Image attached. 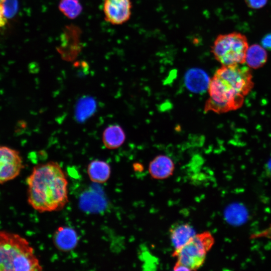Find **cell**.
Instances as JSON below:
<instances>
[{"label": "cell", "instance_id": "8992f818", "mask_svg": "<svg viewBox=\"0 0 271 271\" xmlns=\"http://www.w3.org/2000/svg\"><path fill=\"white\" fill-rule=\"evenodd\" d=\"M23 168L22 159L18 151L0 146V184L17 177Z\"/></svg>", "mask_w": 271, "mask_h": 271}, {"label": "cell", "instance_id": "ac0fdd59", "mask_svg": "<svg viewBox=\"0 0 271 271\" xmlns=\"http://www.w3.org/2000/svg\"><path fill=\"white\" fill-rule=\"evenodd\" d=\"M261 44L265 49L271 51V32L263 37L261 41Z\"/></svg>", "mask_w": 271, "mask_h": 271}, {"label": "cell", "instance_id": "d6986e66", "mask_svg": "<svg viewBox=\"0 0 271 271\" xmlns=\"http://www.w3.org/2000/svg\"><path fill=\"white\" fill-rule=\"evenodd\" d=\"M8 23L4 5L0 6V29L6 26Z\"/></svg>", "mask_w": 271, "mask_h": 271}, {"label": "cell", "instance_id": "3957f363", "mask_svg": "<svg viewBox=\"0 0 271 271\" xmlns=\"http://www.w3.org/2000/svg\"><path fill=\"white\" fill-rule=\"evenodd\" d=\"M43 269L29 242L19 234L0 231V271Z\"/></svg>", "mask_w": 271, "mask_h": 271}, {"label": "cell", "instance_id": "e0dca14e", "mask_svg": "<svg viewBox=\"0 0 271 271\" xmlns=\"http://www.w3.org/2000/svg\"><path fill=\"white\" fill-rule=\"evenodd\" d=\"M245 2L250 8L259 9L266 4L267 0H245Z\"/></svg>", "mask_w": 271, "mask_h": 271}, {"label": "cell", "instance_id": "ffe728a7", "mask_svg": "<svg viewBox=\"0 0 271 271\" xmlns=\"http://www.w3.org/2000/svg\"><path fill=\"white\" fill-rule=\"evenodd\" d=\"M173 269L174 270H190L187 267L182 265L177 262H176L175 265L173 266Z\"/></svg>", "mask_w": 271, "mask_h": 271}, {"label": "cell", "instance_id": "9a60e30c", "mask_svg": "<svg viewBox=\"0 0 271 271\" xmlns=\"http://www.w3.org/2000/svg\"><path fill=\"white\" fill-rule=\"evenodd\" d=\"M58 8L64 15L70 19L77 18L82 10L79 0H61Z\"/></svg>", "mask_w": 271, "mask_h": 271}, {"label": "cell", "instance_id": "7a4b0ae2", "mask_svg": "<svg viewBox=\"0 0 271 271\" xmlns=\"http://www.w3.org/2000/svg\"><path fill=\"white\" fill-rule=\"evenodd\" d=\"M68 184L57 162L38 165L27 179L28 203L41 213L60 210L68 202Z\"/></svg>", "mask_w": 271, "mask_h": 271}, {"label": "cell", "instance_id": "52a82bcc", "mask_svg": "<svg viewBox=\"0 0 271 271\" xmlns=\"http://www.w3.org/2000/svg\"><path fill=\"white\" fill-rule=\"evenodd\" d=\"M131 0H104L103 12L105 21L114 25L127 22L131 15Z\"/></svg>", "mask_w": 271, "mask_h": 271}, {"label": "cell", "instance_id": "ba28073f", "mask_svg": "<svg viewBox=\"0 0 271 271\" xmlns=\"http://www.w3.org/2000/svg\"><path fill=\"white\" fill-rule=\"evenodd\" d=\"M148 170L152 178L157 180L166 179L171 177L175 170L172 159L165 155H159L149 163Z\"/></svg>", "mask_w": 271, "mask_h": 271}, {"label": "cell", "instance_id": "8fae6325", "mask_svg": "<svg viewBox=\"0 0 271 271\" xmlns=\"http://www.w3.org/2000/svg\"><path fill=\"white\" fill-rule=\"evenodd\" d=\"M210 79L201 69L194 68L185 74L184 83L187 88L195 93H201L208 90Z\"/></svg>", "mask_w": 271, "mask_h": 271}, {"label": "cell", "instance_id": "7c38bea8", "mask_svg": "<svg viewBox=\"0 0 271 271\" xmlns=\"http://www.w3.org/2000/svg\"><path fill=\"white\" fill-rule=\"evenodd\" d=\"M126 139L125 133L119 125L113 124L107 127L102 133V142L108 149H115L122 145Z\"/></svg>", "mask_w": 271, "mask_h": 271}, {"label": "cell", "instance_id": "277c9868", "mask_svg": "<svg viewBox=\"0 0 271 271\" xmlns=\"http://www.w3.org/2000/svg\"><path fill=\"white\" fill-rule=\"evenodd\" d=\"M248 48L243 35L233 32L218 35L211 47L214 58L222 65L242 64Z\"/></svg>", "mask_w": 271, "mask_h": 271}, {"label": "cell", "instance_id": "2e32d148", "mask_svg": "<svg viewBox=\"0 0 271 271\" xmlns=\"http://www.w3.org/2000/svg\"><path fill=\"white\" fill-rule=\"evenodd\" d=\"M226 216L231 223L240 225L246 220L247 213L246 209L242 205L234 204L228 208Z\"/></svg>", "mask_w": 271, "mask_h": 271}, {"label": "cell", "instance_id": "4fadbf2b", "mask_svg": "<svg viewBox=\"0 0 271 271\" xmlns=\"http://www.w3.org/2000/svg\"><path fill=\"white\" fill-rule=\"evenodd\" d=\"M87 172L92 182L102 184L109 179L111 169L109 165L106 162L95 160L89 163Z\"/></svg>", "mask_w": 271, "mask_h": 271}, {"label": "cell", "instance_id": "9c48e42d", "mask_svg": "<svg viewBox=\"0 0 271 271\" xmlns=\"http://www.w3.org/2000/svg\"><path fill=\"white\" fill-rule=\"evenodd\" d=\"M196 233L194 227L188 222H179L172 224L169 235L174 250L183 246Z\"/></svg>", "mask_w": 271, "mask_h": 271}, {"label": "cell", "instance_id": "44dd1931", "mask_svg": "<svg viewBox=\"0 0 271 271\" xmlns=\"http://www.w3.org/2000/svg\"><path fill=\"white\" fill-rule=\"evenodd\" d=\"M265 170L267 174L271 177V159L268 161L266 165Z\"/></svg>", "mask_w": 271, "mask_h": 271}, {"label": "cell", "instance_id": "5bb4252c", "mask_svg": "<svg viewBox=\"0 0 271 271\" xmlns=\"http://www.w3.org/2000/svg\"><path fill=\"white\" fill-rule=\"evenodd\" d=\"M267 58V55L265 49L260 45L254 44L248 48L245 62L248 67L256 69L263 66Z\"/></svg>", "mask_w": 271, "mask_h": 271}, {"label": "cell", "instance_id": "6da1fadb", "mask_svg": "<svg viewBox=\"0 0 271 271\" xmlns=\"http://www.w3.org/2000/svg\"><path fill=\"white\" fill-rule=\"evenodd\" d=\"M253 87L249 67L243 64L222 65L210 79L204 111L222 113L238 109Z\"/></svg>", "mask_w": 271, "mask_h": 271}, {"label": "cell", "instance_id": "5b68a950", "mask_svg": "<svg viewBox=\"0 0 271 271\" xmlns=\"http://www.w3.org/2000/svg\"><path fill=\"white\" fill-rule=\"evenodd\" d=\"M214 242V237L210 232L196 233L183 246L174 250L172 255L176 258V262L190 270H196L203 265Z\"/></svg>", "mask_w": 271, "mask_h": 271}, {"label": "cell", "instance_id": "30bf717a", "mask_svg": "<svg viewBox=\"0 0 271 271\" xmlns=\"http://www.w3.org/2000/svg\"><path fill=\"white\" fill-rule=\"evenodd\" d=\"M78 236L76 231L69 226H60L55 230L53 240L55 247L61 251L73 249L78 242Z\"/></svg>", "mask_w": 271, "mask_h": 271}, {"label": "cell", "instance_id": "7402d4cb", "mask_svg": "<svg viewBox=\"0 0 271 271\" xmlns=\"http://www.w3.org/2000/svg\"><path fill=\"white\" fill-rule=\"evenodd\" d=\"M7 0H0V6L4 5Z\"/></svg>", "mask_w": 271, "mask_h": 271}]
</instances>
